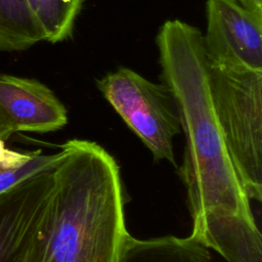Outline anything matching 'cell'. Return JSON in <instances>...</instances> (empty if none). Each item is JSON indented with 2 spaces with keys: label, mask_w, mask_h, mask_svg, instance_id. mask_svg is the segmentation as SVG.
<instances>
[{
  "label": "cell",
  "mask_w": 262,
  "mask_h": 262,
  "mask_svg": "<svg viewBox=\"0 0 262 262\" xmlns=\"http://www.w3.org/2000/svg\"><path fill=\"white\" fill-rule=\"evenodd\" d=\"M162 80L179 112L185 145L179 176L192 220L190 236L227 262H262V235L219 125L202 32L165 21L156 39Z\"/></svg>",
  "instance_id": "1"
},
{
  "label": "cell",
  "mask_w": 262,
  "mask_h": 262,
  "mask_svg": "<svg viewBox=\"0 0 262 262\" xmlns=\"http://www.w3.org/2000/svg\"><path fill=\"white\" fill-rule=\"evenodd\" d=\"M59 151L50 196L20 262H119L131 235L116 160L82 139Z\"/></svg>",
  "instance_id": "2"
},
{
  "label": "cell",
  "mask_w": 262,
  "mask_h": 262,
  "mask_svg": "<svg viewBox=\"0 0 262 262\" xmlns=\"http://www.w3.org/2000/svg\"><path fill=\"white\" fill-rule=\"evenodd\" d=\"M216 116L250 200L262 201V71L209 60Z\"/></svg>",
  "instance_id": "3"
},
{
  "label": "cell",
  "mask_w": 262,
  "mask_h": 262,
  "mask_svg": "<svg viewBox=\"0 0 262 262\" xmlns=\"http://www.w3.org/2000/svg\"><path fill=\"white\" fill-rule=\"evenodd\" d=\"M97 88L156 161L176 167L173 141L181 132L176 101L165 84L154 83L128 68L97 81Z\"/></svg>",
  "instance_id": "4"
},
{
  "label": "cell",
  "mask_w": 262,
  "mask_h": 262,
  "mask_svg": "<svg viewBox=\"0 0 262 262\" xmlns=\"http://www.w3.org/2000/svg\"><path fill=\"white\" fill-rule=\"evenodd\" d=\"M206 11L208 59L262 71V0H208Z\"/></svg>",
  "instance_id": "5"
},
{
  "label": "cell",
  "mask_w": 262,
  "mask_h": 262,
  "mask_svg": "<svg viewBox=\"0 0 262 262\" xmlns=\"http://www.w3.org/2000/svg\"><path fill=\"white\" fill-rule=\"evenodd\" d=\"M67 123L64 105L45 84L0 74V125L5 141L16 132H52Z\"/></svg>",
  "instance_id": "6"
},
{
  "label": "cell",
  "mask_w": 262,
  "mask_h": 262,
  "mask_svg": "<svg viewBox=\"0 0 262 262\" xmlns=\"http://www.w3.org/2000/svg\"><path fill=\"white\" fill-rule=\"evenodd\" d=\"M54 166L0 196V262H20L50 196Z\"/></svg>",
  "instance_id": "7"
},
{
  "label": "cell",
  "mask_w": 262,
  "mask_h": 262,
  "mask_svg": "<svg viewBox=\"0 0 262 262\" xmlns=\"http://www.w3.org/2000/svg\"><path fill=\"white\" fill-rule=\"evenodd\" d=\"M119 262H211L209 249L190 235L149 239L130 236Z\"/></svg>",
  "instance_id": "8"
},
{
  "label": "cell",
  "mask_w": 262,
  "mask_h": 262,
  "mask_svg": "<svg viewBox=\"0 0 262 262\" xmlns=\"http://www.w3.org/2000/svg\"><path fill=\"white\" fill-rule=\"evenodd\" d=\"M45 41L27 0H0V50H25Z\"/></svg>",
  "instance_id": "9"
},
{
  "label": "cell",
  "mask_w": 262,
  "mask_h": 262,
  "mask_svg": "<svg viewBox=\"0 0 262 262\" xmlns=\"http://www.w3.org/2000/svg\"><path fill=\"white\" fill-rule=\"evenodd\" d=\"M45 41L57 43L73 33L76 17L84 0H27Z\"/></svg>",
  "instance_id": "10"
},
{
  "label": "cell",
  "mask_w": 262,
  "mask_h": 262,
  "mask_svg": "<svg viewBox=\"0 0 262 262\" xmlns=\"http://www.w3.org/2000/svg\"><path fill=\"white\" fill-rule=\"evenodd\" d=\"M60 151L44 155L41 150L33 152L32 158L17 168H0V196L28 178L52 168L58 161Z\"/></svg>",
  "instance_id": "11"
},
{
  "label": "cell",
  "mask_w": 262,
  "mask_h": 262,
  "mask_svg": "<svg viewBox=\"0 0 262 262\" xmlns=\"http://www.w3.org/2000/svg\"><path fill=\"white\" fill-rule=\"evenodd\" d=\"M34 151H16L6 147L5 140L0 137V168H17L26 164Z\"/></svg>",
  "instance_id": "12"
},
{
  "label": "cell",
  "mask_w": 262,
  "mask_h": 262,
  "mask_svg": "<svg viewBox=\"0 0 262 262\" xmlns=\"http://www.w3.org/2000/svg\"><path fill=\"white\" fill-rule=\"evenodd\" d=\"M0 137H2L3 139H4V136H3V131H2V127H1V125H0ZM5 140V139H4Z\"/></svg>",
  "instance_id": "13"
}]
</instances>
